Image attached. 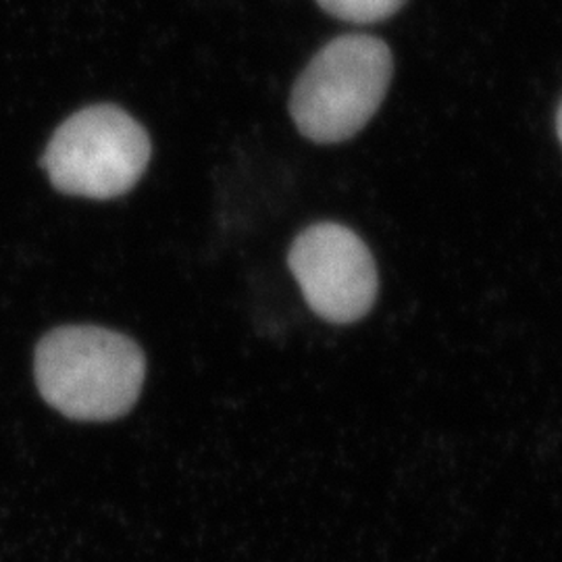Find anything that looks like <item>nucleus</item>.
Wrapping results in <instances>:
<instances>
[{
  "instance_id": "7ed1b4c3",
  "label": "nucleus",
  "mask_w": 562,
  "mask_h": 562,
  "mask_svg": "<svg viewBox=\"0 0 562 562\" xmlns=\"http://www.w3.org/2000/svg\"><path fill=\"white\" fill-rule=\"evenodd\" d=\"M150 150V138L138 121L120 106L97 104L60 125L42 162L63 194L109 201L140 181Z\"/></svg>"
},
{
  "instance_id": "f03ea898",
  "label": "nucleus",
  "mask_w": 562,
  "mask_h": 562,
  "mask_svg": "<svg viewBox=\"0 0 562 562\" xmlns=\"http://www.w3.org/2000/svg\"><path fill=\"white\" fill-rule=\"evenodd\" d=\"M392 80V53L373 36H341L313 57L296 81L290 113L302 136L336 144L359 134Z\"/></svg>"
},
{
  "instance_id": "423d86ee",
  "label": "nucleus",
  "mask_w": 562,
  "mask_h": 562,
  "mask_svg": "<svg viewBox=\"0 0 562 562\" xmlns=\"http://www.w3.org/2000/svg\"><path fill=\"white\" fill-rule=\"evenodd\" d=\"M557 127H559V138H561L562 144V104L561 109H559V121H557Z\"/></svg>"
},
{
  "instance_id": "20e7f679",
  "label": "nucleus",
  "mask_w": 562,
  "mask_h": 562,
  "mask_svg": "<svg viewBox=\"0 0 562 562\" xmlns=\"http://www.w3.org/2000/svg\"><path fill=\"white\" fill-rule=\"evenodd\" d=\"M290 269L325 322H359L378 296V269L367 244L338 223L304 229L292 244Z\"/></svg>"
},
{
  "instance_id": "f257e3e1",
  "label": "nucleus",
  "mask_w": 562,
  "mask_h": 562,
  "mask_svg": "<svg viewBox=\"0 0 562 562\" xmlns=\"http://www.w3.org/2000/svg\"><path fill=\"white\" fill-rule=\"evenodd\" d=\"M42 398L76 422H111L140 396L144 355L138 344L94 325H69L46 334L36 350Z\"/></svg>"
},
{
  "instance_id": "39448f33",
  "label": "nucleus",
  "mask_w": 562,
  "mask_h": 562,
  "mask_svg": "<svg viewBox=\"0 0 562 562\" xmlns=\"http://www.w3.org/2000/svg\"><path fill=\"white\" fill-rule=\"evenodd\" d=\"M329 15L350 23H375L401 11L406 0H317Z\"/></svg>"
}]
</instances>
